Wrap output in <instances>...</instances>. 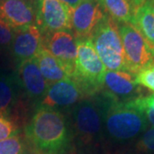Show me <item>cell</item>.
<instances>
[{
    "mask_svg": "<svg viewBox=\"0 0 154 154\" xmlns=\"http://www.w3.org/2000/svg\"><path fill=\"white\" fill-rule=\"evenodd\" d=\"M25 134L35 154H65L70 145L64 116L48 107H38L26 126Z\"/></svg>",
    "mask_w": 154,
    "mask_h": 154,
    "instance_id": "1",
    "label": "cell"
},
{
    "mask_svg": "<svg viewBox=\"0 0 154 154\" xmlns=\"http://www.w3.org/2000/svg\"><path fill=\"white\" fill-rule=\"evenodd\" d=\"M104 124L110 137L117 141H128L137 137L147 128L144 113L134 101L119 102L104 94Z\"/></svg>",
    "mask_w": 154,
    "mask_h": 154,
    "instance_id": "2",
    "label": "cell"
},
{
    "mask_svg": "<svg viewBox=\"0 0 154 154\" xmlns=\"http://www.w3.org/2000/svg\"><path fill=\"white\" fill-rule=\"evenodd\" d=\"M77 55L72 79L85 95H93L104 88L106 72L90 38H76Z\"/></svg>",
    "mask_w": 154,
    "mask_h": 154,
    "instance_id": "3",
    "label": "cell"
},
{
    "mask_svg": "<svg viewBox=\"0 0 154 154\" xmlns=\"http://www.w3.org/2000/svg\"><path fill=\"white\" fill-rule=\"evenodd\" d=\"M90 38L107 70L128 72L118 25L109 16L100 21Z\"/></svg>",
    "mask_w": 154,
    "mask_h": 154,
    "instance_id": "4",
    "label": "cell"
},
{
    "mask_svg": "<svg viewBox=\"0 0 154 154\" xmlns=\"http://www.w3.org/2000/svg\"><path fill=\"white\" fill-rule=\"evenodd\" d=\"M128 73L135 75L154 63V49L131 24H117Z\"/></svg>",
    "mask_w": 154,
    "mask_h": 154,
    "instance_id": "5",
    "label": "cell"
},
{
    "mask_svg": "<svg viewBox=\"0 0 154 154\" xmlns=\"http://www.w3.org/2000/svg\"><path fill=\"white\" fill-rule=\"evenodd\" d=\"M72 10L60 0H38L36 26L42 35L59 31H72Z\"/></svg>",
    "mask_w": 154,
    "mask_h": 154,
    "instance_id": "6",
    "label": "cell"
},
{
    "mask_svg": "<svg viewBox=\"0 0 154 154\" xmlns=\"http://www.w3.org/2000/svg\"><path fill=\"white\" fill-rule=\"evenodd\" d=\"M74 126L85 142L98 136L104 123L103 108L93 100H82L73 110Z\"/></svg>",
    "mask_w": 154,
    "mask_h": 154,
    "instance_id": "7",
    "label": "cell"
},
{
    "mask_svg": "<svg viewBox=\"0 0 154 154\" xmlns=\"http://www.w3.org/2000/svg\"><path fill=\"white\" fill-rule=\"evenodd\" d=\"M105 15L99 0H83L72 11V30L75 38H90Z\"/></svg>",
    "mask_w": 154,
    "mask_h": 154,
    "instance_id": "8",
    "label": "cell"
},
{
    "mask_svg": "<svg viewBox=\"0 0 154 154\" xmlns=\"http://www.w3.org/2000/svg\"><path fill=\"white\" fill-rule=\"evenodd\" d=\"M16 79L25 94L33 100L44 98L49 88V84L38 68L36 57L18 63Z\"/></svg>",
    "mask_w": 154,
    "mask_h": 154,
    "instance_id": "9",
    "label": "cell"
},
{
    "mask_svg": "<svg viewBox=\"0 0 154 154\" xmlns=\"http://www.w3.org/2000/svg\"><path fill=\"white\" fill-rule=\"evenodd\" d=\"M43 45L66 67L72 78L77 55L75 37L67 31L48 33L43 35Z\"/></svg>",
    "mask_w": 154,
    "mask_h": 154,
    "instance_id": "10",
    "label": "cell"
},
{
    "mask_svg": "<svg viewBox=\"0 0 154 154\" xmlns=\"http://www.w3.org/2000/svg\"><path fill=\"white\" fill-rule=\"evenodd\" d=\"M0 18L16 31L36 25V4L32 0H0Z\"/></svg>",
    "mask_w": 154,
    "mask_h": 154,
    "instance_id": "11",
    "label": "cell"
},
{
    "mask_svg": "<svg viewBox=\"0 0 154 154\" xmlns=\"http://www.w3.org/2000/svg\"><path fill=\"white\" fill-rule=\"evenodd\" d=\"M104 87V94L119 102H128L140 97V88L135 82V75L128 72L106 70Z\"/></svg>",
    "mask_w": 154,
    "mask_h": 154,
    "instance_id": "12",
    "label": "cell"
},
{
    "mask_svg": "<svg viewBox=\"0 0 154 154\" xmlns=\"http://www.w3.org/2000/svg\"><path fill=\"white\" fill-rule=\"evenodd\" d=\"M85 96L82 88L72 78H67L50 85L40 106L54 109L76 104Z\"/></svg>",
    "mask_w": 154,
    "mask_h": 154,
    "instance_id": "13",
    "label": "cell"
},
{
    "mask_svg": "<svg viewBox=\"0 0 154 154\" xmlns=\"http://www.w3.org/2000/svg\"><path fill=\"white\" fill-rule=\"evenodd\" d=\"M43 45V35L36 25L16 31L10 49L17 63L35 57Z\"/></svg>",
    "mask_w": 154,
    "mask_h": 154,
    "instance_id": "14",
    "label": "cell"
},
{
    "mask_svg": "<svg viewBox=\"0 0 154 154\" xmlns=\"http://www.w3.org/2000/svg\"><path fill=\"white\" fill-rule=\"evenodd\" d=\"M38 65L42 75L48 84L51 85L67 78H71L66 67L42 45L36 56Z\"/></svg>",
    "mask_w": 154,
    "mask_h": 154,
    "instance_id": "15",
    "label": "cell"
},
{
    "mask_svg": "<svg viewBox=\"0 0 154 154\" xmlns=\"http://www.w3.org/2000/svg\"><path fill=\"white\" fill-rule=\"evenodd\" d=\"M16 76L0 74V116L10 117L18 104Z\"/></svg>",
    "mask_w": 154,
    "mask_h": 154,
    "instance_id": "16",
    "label": "cell"
},
{
    "mask_svg": "<svg viewBox=\"0 0 154 154\" xmlns=\"http://www.w3.org/2000/svg\"><path fill=\"white\" fill-rule=\"evenodd\" d=\"M105 13L117 24H134L135 10L129 0H99Z\"/></svg>",
    "mask_w": 154,
    "mask_h": 154,
    "instance_id": "17",
    "label": "cell"
},
{
    "mask_svg": "<svg viewBox=\"0 0 154 154\" xmlns=\"http://www.w3.org/2000/svg\"><path fill=\"white\" fill-rule=\"evenodd\" d=\"M133 26L154 49V14L146 1L137 9Z\"/></svg>",
    "mask_w": 154,
    "mask_h": 154,
    "instance_id": "18",
    "label": "cell"
},
{
    "mask_svg": "<svg viewBox=\"0 0 154 154\" xmlns=\"http://www.w3.org/2000/svg\"><path fill=\"white\" fill-rule=\"evenodd\" d=\"M0 154H28L27 142L20 134L0 140Z\"/></svg>",
    "mask_w": 154,
    "mask_h": 154,
    "instance_id": "19",
    "label": "cell"
},
{
    "mask_svg": "<svg viewBox=\"0 0 154 154\" xmlns=\"http://www.w3.org/2000/svg\"><path fill=\"white\" fill-rule=\"evenodd\" d=\"M135 82L140 87L154 93V63L145 67L135 75Z\"/></svg>",
    "mask_w": 154,
    "mask_h": 154,
    "instance_id": "20",
    "label": "cell"
},
{
    "mask_svg": "<svg viewBox=\"0 0 154 154\" xmlns=\"http://www.w3.org/2000/svg\"><path fill=\"white\" fill-rule=\"evenodd\" d=\"M19 124L17 121L8 116H0V140L18 134Z\"/></svg>",
    "mask_w": 154,
    "mask_h": 154,
    "instance_id": "21",
    "label": "cell"
},
{
    "mask_svg": "<svg viewBox=\"0 0 154 154\" xmlns=\"http://www.w3.org/2000/svg\"><path fill=\"white\" fill-rule=\"evenodd\" d=\"M139 152L144 154H154V128H150L144 131L137 142Z\"/></svg>",
    "mask_w": 154,
    "mask_h": 154,
    "instance_id": "22",
    "label": "cell"
},
{
    "mask_svg": "<svg viewBox=\"0 0 154 154\" xmlns=\"http://www.w3.org/2000/svg\"><path fill=\"white\" fill-rule=\"evenodd\" d=\"M15 33L16 30L10 27L0 18V49L8 47L10 48L15 37Z\"/></svg>",
    "mask_w": 154,
    "mask_h": 154,
    "instance_id": "23",
    "label": "cell"
},
{
    "mask_svg": "<svg viewBox=\"0 0 154 154\" xmlns=\"http://www.w3.org/2000/svg\"><path fill=\"white\" fill-rule=\"evenodd\" d=\"M133 101H134V104L136 105L138 108L143 112L144 115H145V116H146V121H147V122L150 123V125L152 127V128H154V110H152V109H150V108H148V107L140 106V105H136V104H135V102H134V99Z\"/></svg>",
    "mask_w": 154,
    "mask_h": 154,
    "instance_id": "24",
    "label": "cell"
},
{
    "mask_svg": "<svg viewBox=\"0 0 154 154\" xmlns=\"http://www.w3.org/2000/svg\"><path fill=\"white\" fill-rule=\"evenodd\" d=\"M60 1L69 6V8H71L72 10H74L82 2L83 0H60Z\"/></svg>",
    "mask_w": 154,
    "mask_h": 154,
    "instance_id": "25",
    "label": "cell"
},
{
    "mask_svg": "<svg viewBox=\"0 0 154 154\" xmlns=\"http://www.w3.org/2000/svg\"><path fill=\"white\" fill-rule=\"evenodd\" d=\"M130 1V3L132 4L133 7L134 8V10H135V12L137 11V9L140 7V6H141L144 4V2L146 1V0H129Z\"/></svg>",
    "mask_w": 154,
    "mask_h": 154,
    "instance_id": "26",
    "label": "cell"
},
{
    "mask_svg": "<svg viewBox=\"0 0 154 154\" xmlns=\"http://www.w3.org/2000/svg\"><path fill=\"white\" fill-rule=\"evenodd\" d=\"M146 1L147 2V4L149 5L151 10H152V11L153 12L154 14V0H146Z\"/></svg>",
    "mask_w": 154,
    "mask_h": 154,
    "instance_id": "27",
    "label": "cell"
}]
</instances>
